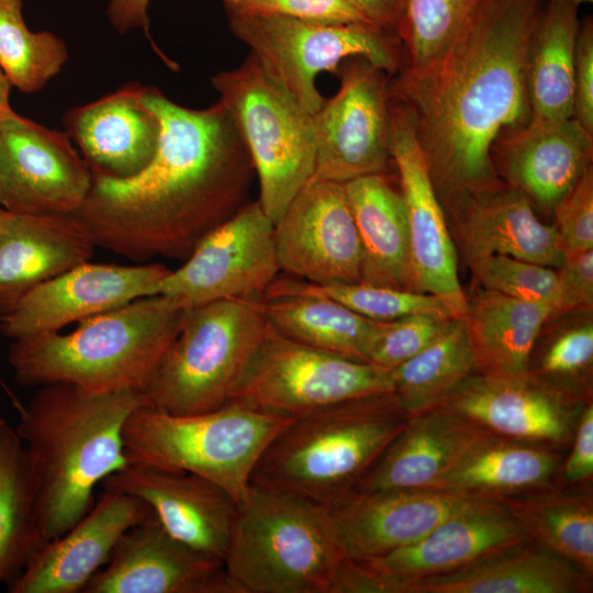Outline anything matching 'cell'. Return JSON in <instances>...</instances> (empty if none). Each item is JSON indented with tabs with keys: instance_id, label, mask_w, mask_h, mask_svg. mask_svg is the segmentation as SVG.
Masks as SVG:
<instances>
[{
	"instance_id": "obj_27",
	"label": "cell",
	"mask_w": 593,
	"mask_h": 593,
	"mask_svg": "<svg viewBox=\"0 0 593 593\" xmlns=\"http://www.w3.org/2000/svg\"><path fill=\"white\" fill-rule=\"evenodd\" d=\"M499 142V159L507 184L548 210L591 166L593 135L574 118H530Z\"/></svg>"
},
{
	"instance_id": "obj_50",
	"label": "cell",
	"mask_w": 593,
	"mask_h": 593,
	"mask_svg": "<svg viewBox=\"0 0 593 593\" xmlns=\"http://www.w3.org/2000/svg\"><path fill=\"white\" fill-rule=\"evenodd\" d=\"M370 24L396 35L409 0H346Z\"/></svg>"
},
{
	"instance_id": "obj_39",
	"label": "cell",
	"mask_w": 593,
	"mask_h": 593,
	"mask_svg": "<svg viewBox=\"0 0 593 593\" xmlns=\"http://www.w3.org/2000/svg\"><path fill=\"white\" fill-rule=\"evenodd\" d=\"M483 0H409L396 31L404 66L400 71H423L452 42Z\"/></svg>"
},
{
	"instance_id": "obj_44",
	"label": "cell",
	"mask_w": 593,
	"mask_h": 593,
	"mask_svg": "<svg viewBox=\"0 0 593 593\" xmlns=\"http://www.w3.org/2000/svg\"><path fill=\"white\" fill-rule=\"evenodd\" d=\"M226 13L288 16L318 23H369L346 0H223Z\"/></svg>"
},
{
	"instance_id": "obj_40",
	"label": "cell",
	"mask_w": 593,
	"mask_h": 593,
	"mask_svg": "<svg viewBox=\"0 0 593 593\" xmlns=\"http://www.w3.org/2000/svg\"><path fill=\"white\" fill-rule=\"evenodd\" d=\"M305 288L333 299L372 321H393L413 314L454 318L437 296L412 290L374 286L366 282L314 284Z\"/></svg>"
},
{
	"instance_id": "obj_42",
	"label": "cell",
	"mask_w": 593,
	"mask_h": 593,
	"mask_svg": "<svg viewBox=\"0 0 593 593\" xmlns=\"http://www.w3.org/2000/svg\"><path fill=\"white\" fill-rule=\"evenodd\" d=\"M451 318L413 314L393 321H378L368 362L391 370L430 344Z\"/></svg>"
},
{
	"instance_id": "obj_20",
	"label": "cell",
	"mask_w": 593,
	"mask_h": 593,
	"mask_svg": "<svg viewBox=\"0 0 593 593\" xmlns=\"http://www.w3.org/2000/svg\"><path fill=\"white\" fill-rule=\"evenodd\" d=\"M157 522L141 499L103 489L89 512L63 535L47 540L9 593H78L110 559L132 527Z\"/></svg>"
},
{
	"instance_id": "obj_52",
	"label": "cell",
	"mask_w": 593,
	"mask_h": 593,
	"mask_svg": "<svg viewBox=\"0 0 593 593\" xmlns=\"http://www.w3.org/2000/svg\"><path fill=\"white\" fill-rule=\"evenodd\" d=\"M558 1L571 3V4H574V5H578V7H579L581 3H584V2H592V0H558Z\"/></svg>"
},
{
	"instance_id": "obj_6",
	"label": "cell",
	"mask_w": 593,
	"mask_h": 593,
	"mask_svg": "<svg viewBox=\"0 0 593 593\" xmlns=\"http://www.w3.org/2000/svg\"><path fill=\"white\" fill-rule=\"evenodd\" d=\"M345 559L327 508L251 484L224 566L240 593H333Z\"/></svg>"
},
{
	"instance_id": "obj_25",
	"label": "cell",
	"mask_w": 593,
	"mask_h": 593,
	"mask_svg": "<svg viewBox=\"0 0 593 593\" xmlns=\"http://www.w3.org/2000/svg\"><path fill=\"white\" fill-rule=\"evenodd\" d=\"M96 247L77 213L5 211L0 225V317L37 286L89 261Z\"/></svg>"
},
{
	"instance_id": "obj_10",
	"label": "cell",
	"mask_w": 593,
	"mask_h": 593,
	"mask_svg": "<svg viewBox=\"0 0 593 593\" xmlns=\"http://www.w3.org/2000/svg\"><path fill=\"white\" fill-rule=\"evenodd\" d=\"M232 33L265 72L309 113L325 99L316 87L322 71L336 72L350 58H365L388 75L403 67L398 36L370 23H318L272 14L226 13Z\"/></svg>"
},
{
	"instance_id": "obj_2",
	"label": "cell",
	"mask_w": 593,
	"mask_h": 593,
	"mask_svg": "<svg viewBox=\"0 0 593 593\" xmlns=\"http://www.w3.org/2000/svg\"><path fill=\"white\" fill-rule=\"evenodd\" d=\"M542 0H483L423 71L391 80L436 187L452 198L501 183L494 145L532 116L527 57Z\"/></svg>"
},
{
	"instance_id": "obj_13",
	"label": "cell",
	"mask_w": 593,
	"mask_h": 593,
	"mask_svg": "<svg viewBox=\"0 0 593 593\" xmlns=\"http://www.w3.org/2000/svg\"><path fill=\"white\" fill-rule=\"evenodd\" d=\"M336 72L337 92L313 114L312 179L344 184L388 174L393 163L391 76L360 57L345 60Z\"/></svg>"
},
{
	"instance_id": "obj_49",
	"label": "cell",
	"mask_w": 593,
	"mask_h": 593,
	"mask_svg": "<svg viewBox=\"0 0 593 593\" xmlns=\"http://www.w3.org/2000/svg\"><path fill=\"white\" fill-rule=\"evenodd\" d=\"M150 0H110L108 5V16L112 26L120 33L128 32L133 29H141L145 32L155 51L164 56L153 43L149 35L148 4Z\"/></svg>"
},
{
	"instance_id": "obj_22",
	"label": "cell",
	"mask_w": 593,
	"mask_h": 593,
	"mask_svg": "<svg viewBox=\"0 0 593 593\" xmlns=\"http://www.w3.org/2000/svg\"><path fill=\"white\" fill-rule=\"evenodd\" d=\"M102 485L141 499L172 538L224 562L237 504L216 484L189 472L128 463Z\"/></svg>"
},
{
	"instance_id": "obj_8",
	"label": "cell",
	"mask_w": 593,
	"mask_h": 593,
	"mask_svg": "<svg viewBox=\"0 0 593 593\" xmlns=\"http://www.w3.org/2000/svg\"><path fill=\"white\" fill-rule=\"evenodd\" d=\"M267 326L261 296L186 309L177 336L144 391L148 404L171 414L226 404Z\"/></svg>"
},
{
	"instance_id": "obj_48",
	"label": "cell",
	"mask_w": 593,
	"mask_h": 593,
	"mask_svg": "<svg viewBox=\"0 0 593 593\" xmlns=\"http://www.w3.org/2000/svg\"><path fill=\"white\" fill-rule=\"evenodd\" d=\"M593 475V404L584 403L572 437L570 455L561 468L563 483L579 485L591 483Z\"/></svg>"
},
{
	"instance_id": "obj_21",
	"label": "cell",
	"mask_w": 593,
	"mask_h": 593,
	"mask_svg": "<svg viewBox=\"0 0 593 593\" xmlns=\"http://www.w3.org/2000/svg\"><path fill=\"white\" fill-rule=\"evenodd\" d=\"M83 593H240L222 560L167 534L157 522L130 528Z\"/></svg>"
},
{
	"instance_id": "obj_7",
	"label": "cell",
	"mask_w": 593,
	"mask_h": 593,
	"mask_svg": "<svg viewBox=\"0 0 593 593\" xmlns=\"http://www.w3.org/2000/svg\"><path fill=\"white\" fill-rule=\"evenodd\" d=\"M292 418L237 402L194 414L145 403L125 423L124 451L128 463L200 475L239 505L260 456Z\"/></svg>"
},
{
	"instance_id": "obj_35",
	"label": "cell",
	"mask_w": 593,
	"mask_h": 593,
	"mask_svg": "<svg viewBox=\"0 0 593 593\" xmlns=\"http://www.w3.org/2000/svg\"><path fill=\"white\" fill-rule=\"evenodd\" d=\"M578 8L558 0H549L544 7L527 57L530 118H573Z\"/></svg>"
},
{
	"instance_id": "obj_16",
	"label": "cell",
	"mask_w": 593,
	"mask_h": 593,
	"mask_svg": "<svg viewBox=\"0 0 593 593\" xmlns=\"http://www.w3.org/2000/svg\"><path fill=\"white\" fill-rule=\"evenodd\" d=\"M391 120L393 163L406 210L416 290L437 296L455 320H462L468 298L459 282L456 248L411 113L393 96Z\"/></svg>"
},
{
	"instance_id": "obj_24",
	"label": "cell",
	"mask_w": 593,
	"mask_h": 593,
	"mask_svg": "<svg viewBox=\"0 0 593 593\" xmlns=\"http://www.w3.org/2000/svg\"><path fill=\"white\" fill-rule=\"evenodd\" d=\"M63 123L96 176L132 178L152 163L158 148L160 122L138 82L68 110Z\"/></svg>"
},
{
	"instance_id": "obj_4",
	"label": "cell",
	"mask_w": 593,
	"mask_h": 593,
	"mask_svg": "<svg viewBox=\"0 0 593 593\" xmlns=\"http://www.w3.org/2000/svg\"><path fill=\"white\" fill-rule=\"evenodd\" d=\"M184 310L163 294L141 298L83 320L67 334L12 339L8 361L22 387L68 383L98 392H144Z\"/></svg>"
},
{
	"instance_id": "obj_1",
	"label": "cell",
	"mask_w": 593,
	"mask_h": 593,
	"mask_svg": "<svg viewBox=\"0 0 593 593\" xmlns=\"http://www.w3.org/2000/svg\"><path fill=\"white\" fill-rule=\"evenodd\" d=\"M143 98L160 122L155 157L132 178L92 175L77 214L97 247L141 262L184 260L249 202L254 164L220 100L205 109L186 108L153 86H143Z\"/></svg>"
},
{
	"instance_id": "obj_14",
	"label": "cell",
	"mask_w": 593,
	"mask_h": 593,
	"mask_svg": "<svg viewBox=\"0 0 593 593\" xmlns=\"http://www.w3.org/2000/svg\"><path fill=\"white\" fill-rule=\"evenodd\" d=\"M183 261L170 270L159 290L182 309L262 296L281 270L275 223L257 200L249 201L211 231Z\"/></svg>"
},
{
	"instance_id": "obj_19",
	"label": "cell",
	"mask_w": 593,
	"mask_h": 593,
	"mask_svg": "<svg viewBox=\"0 0 593 593\" xmlns=\"http://www.w3.org/2000/svg\"><path fill=\"white\" fill-rule=\"evenodd\" d=\"M577 402L530 373H473L439 405L493 434L559 449L573 437L582 410Z\"/></svg>"
},
{
	"instance_id": "obj_3",
	"label": "cell",
	"mask_w": 593,
	"mask_h": 593,
	"mask_svg": "<svg viewBox=\"0 0 593 593\" xmlns=\"http://www.w3.org/2000/svg\"><path fill=\"white\" fill-rule=\"evenodd\" d=\"M145 403L142 391L98 392L68 383L38 387L26 404L16 403L15 430L27 455L47 540L81 519L94 504L96 485L128 465L124 426Z\"/></svg>"
},
{
	"instance_id": "obj_34",
	"label": "cell",
	"mask_w": 593,
	"mask_h": 593,
	"mask_svg": "<svg viewBox=\"0 0 593 593\" xmlns=\"http://www.w3.org/2000/svg\"><path fill=\"white\" fill-rule=\"evenodd\" d=\"M495 500L508 510L529 540L593 575V495L589 483L568 489L551 484Z\"/></svg>"
},
{
	"instance_id": "obj_28",
	"label": "cell",
	"mask_w": 593,
	"mask_h": 593,
	"mask_svg": "<svg viewBox=\"0 0 593 593\" xmlns=\"http://www.w3.org/2000/svg\"><path fill=\"white\" fill-rule=\"evenodd\" d=\"M592 575L536 544H521L461 568L403 583L398 593H589Z\"/></svg>"
},
{
	"instance_id": "obj_45",
	"label": "cell",
	"mask_w": 593,
	"mask_h": 593,
	"mask_svg": "<svg viewBox=\"0 0 593 593\" xmlns=\"http://www.w3.org/2000/svg\"><path fill=\"white\" fill-rule=\"evenodd\" d=\"M564 251L593 249V172L590 166L552 209Z\"/></svg>"
},
{
	"instance_id": "obj_53",
	"label": "cell",
	"mask_w": 593,
	"mask_h": 593,
	"mask_svg": "<svg viewBox=\"0 0 593 593\" xmlns=\"http://www.w3.org/2000/svg\"><path fill=\"white\" fill-rule=\"evenodd\" d=\"M4 214H5V210H4L2 206H0V225H1V223H2V220H3V217H4Z\"/></svg>"
},
{
	"instance_id": "obj_38",
	"label": "cell",
	"mask_w": 593,
	"mask_h": 593,
	"mask_svg": "<svg viewBox=\"0 0 593 593\" xmlns=\"http://www.w3.org/2000/svg\"><path fill=\"white\" fill-rule=\"evenodd\" d=\"M23 0H0V68L22 93L41 90L68 60L65 42L49 31L32 32Z\"/></svg>"
},
{
	"instance_id": "obj_26",
	"label": "cell",
	"mask_w": 593,
	"mask_h": 593,
	"mask_svg": "<svg viewBox=\"0 0 593 593\" xmlns=\"http://www.w3.org/2000/svg\"><path fill=\"white\" fill-rule=\"evenodd\" d=\"M467 260L507 255L559 268L564 247L555 225L535 215L530 200L502 182L450 198Z\"/></svg>"
},
{
	"instance_id": "obj_31",
	"label": "cell",
	"mask_w": 593,
	"mask_h": 593,
	"mask_svg": "<svg viewBox=\"0 0 593 593\" xmlns=\"http://www.w3.org/2000/svg\"><path fill=\"white\" fill-rule=\"evenodd\" d=\"M559 465L552 447L484 429L430 488L499 499L551 485Z\"/></svg>"
},
{
	"instance_id": "obj_17",
	"label": "cell",
	"mask_w": 593,
	"mask_h": 593,
	"mask_svg": "<svg viewBox=\"0 0 593 593\" xmlns=\"http://www.w3.org/2000/svg\"><path fill=\"white\" fill-rule=\"evenodd\" d=\"M281 270L314 284L361 282L362 248L344 184L311 179L275 222Z\"/></svg>"
},
{
	"instance_id": "obj_18",
	"label": "cell",
	"mask_w": 593,
	"mask_h": 593,
	"mask_svg": "<svg viewBox=\"0 0 593 593\" xmlns=\"http://www.w3.org/2000/svg\"><path fill=\"white\" fill-rule=\"evenodd\" d=\"M170 270L156 262H82L25 294L0 317V331L11 339L59 332L71 323L159 294Z\"/></svg>"
},
{
	"instance_id": "obj_33",
	"label": "cell",
	"mask_w": 593,
	"mask_h": 593,
	"mask_svg": "<svg viewBox=\"0 0 593 593\" xmlns=\"http://www.w3.org/2000/svg\"><path fill=\"white\" fill-rule=\"evenodd\" d=\"M549 305L483 289L468 299L461 320L471 346L475 373L521 377L529 373L532 354Z\"/></svg>"
},
{
	"instance_id": "obj_47",
	"label": "cell",
	"mask_w": 593,
	"mask_h": 593,
	"mask_svg": "<svg viewBox=\"0 0 593 593\" xmlns=\"http://www.w3.org/2000/svg\"><path fill=\"white\" fill-rule=\"evenodd\" d=\"M573 118L593 135V21H580L575 45Z\"/></svg>"
},
{
	"instance_id": "obj_5",
	"label": "cell",
	"mask_w": 593,
	"mask_h": 593,
	"mask_svg": "<svg viewBox=\"0 0 593 593\" xmlns=\"http://www.w3.org/2000/svg\"><path fill=\"white\" fill-rule=\"evenodd\" d=\"M407 418L392 392L294 416L266 447L251 484L329 510L358 491Z\"/></svg>"
},
{
	"instance_id": "obj_43",
	"label": "cell",
	"mask_w": 593,
	"mask_h": 593,
	"mask_svg": "<svg viewBox=\"0 0 593 593\" xmlns=\"http://www.w3.org/2000/svg\"><path fill=\"white\" fill-rule=\"evenodd\" d=\"M592 361L593 325L589 322L556 337L540 358L538 369L540 376L534 377L569 395L564 390V384H571L589 373Z\"/></svg>"
},
{
	"instance_id": "obj_41",
	"label": "cell",
	"mask_w": 593,
	"mask_h": 593,
	"mask_svg": "<svg viewBox=\"0 0 593 593\" xmlns=\"http://www.w3.org/2000/svg\"><path fill=\"white\" fill-rule=\"evenodd\" d=\"M468 264L484 289L549 305L555 315L559 303L555 268L500 254L474 258Z\"/></svg>"
},
{
	"instance_id": "obj_37",
	"label": "cell",
	"mask_w": 593,
	"mask_h": 593,
	"mask_svg": "<svg viewBox=\"0 0 593 593\" xmlns=\"http://www.w3.org/2000/svg\"><path fill=\"white\" fill-rule=\"evenodd\" d=\"M389 373L392 393L409 416L439 405L475 373L461 320L451 318L430 344Z\"/></svg>"
},
{
	"instance_id": "obj_36",
	"label": "cell",
	"mask_w": 593,
	"mask_h": 593,
	"mask_svg": "<svg viewBox=\"0 0 593 593\" xmlns=\"http://www.w3.org/2000/svg\"><path fill=\"white\" fill-rule=\"evenodd\" d=\"M46 541L24 445L0 416V584L16 580Z\"/></svg>"
},
{
	"instance_id": "obj_15",
	"label": "cell",
	"mask_w": 593,
	"mask_h": 593,
	"mask_svg": "<svg viewBox=\"0 0 593 593\" xmlns=\"http://www.w3.org/2000/svg\"><path fill=\"white\" fill-rule=\"evenodd\" d=\"M92 174L67 133L13 109L0 116V206L22 214L77 213Z\"/></svg>"
},
{
	"instance_id": "obj_11",
	"label": "cell",
	"mask_w": 593,
	"mask_h": 593,
	"mask_svg": "<svg viewBox=\"0 0 593 593\" xmlns=\"http://www.w3.org/2000/svg\"><path fill=\"white\" fill-rule=\"evenodd\" d=\"M388 392L389 370L298 343L268 323L228 402L294 417Z\"/></svg>"
},
{
	"instance_id": "obj_30",
	"label": "cell",
	"mask_w": 593,
	"mask_h": 593,
	"mask_svg": "<svg viewBox=\"0 0 593 593\" xmlns=\"http://www.w3.org/2000/svg\"><path fill=\"white\" fill-rule=\"evenodd\" d=\"M261 309L269 325L281 335L323 351L368 362L378 321L309 290L301 279L277 278L261 296Z\"/></svg>"
},
{
	"instance_id": "obj_9",
	"label": "cell",
	"mask_w": 593,
	"mask_h": 593,
	"mask_svg": "<svg viewBox=\"0 0 593 593\" xmlns=\"http://www.w3.org/2000/svg\"><path fill=\"white\" fill-rule=\"evenodd\" d=\"M211 82L249 152L259 186L257 201L275 223L314 175L313 114L276 85L250 53Z\"/></svg>"
},
{
	"instance_id": "obj_29",
	"label": "cell",
	"mask_w": 593,
	"mask_h": 593,
	"mask_svg": "<svg viewBox=\"0 0 593 593\" xmlns=\"http://www.w3.org/2000/svg\"><path fill=\"white\" fill-rule=\"evenodd\" d=\"M483 430L445 405L413 414L357 492L430 488Z\"/></svg>"
},
{
	"instance_id": "obj_12",
	"label": "cell",
	"mask_w": 593,
	"mask_h": 593,
	"mask_svg": "<svg viewBox=\"0 0 593 593\" xmlns=\"http://www.w3.org/2000/svg\"><path fill=\"white\" fill-rule=\"evenodd\" d=\"M528 540L495 499H482L418 540L367 559H345L333 593H398L409 581L443 574Z\"/></svg>"
},
{
	"instance_id": "obj_32",
	"label": "cell",
	"mask_w": 593,
	"mask_h": 593,
	"mask_svg": "<svg viewBox=\"0 0 593 593\" xmlns=\"http://www.w3.org/2000/svg\"><path fill=\"white\" fill-rule=\"evenodd\" d=\"M344 188L362 248L361 282L417 291L401 191L388 174L356 178Z\"/></svg>"
},
{
	"instance_id": "obj_46",
	"label": "cell",
	"mask_w": 593,
	"mask_h": 593,
	"mask_svg": "<svg viewBox=\"0 0 593 593\" xmlns=\"http://www.w3.org/2000/svg\"><path fill=\"white\" fill-rule=\"evenodd\" d=\"M559 303L555 315L593 304V249L564 251L557 268Z\"/></svg>"
},
{
	"instance_id": "obj_23",
	"label": "cell",
	"mask_w": 593,
	"mask_h": 593,
	"mask_svg": "<svg viewBox=\"0 0 593 593\" xmlns=\"http://www.w3.org/2000/svg\"><path fill=\"white\" fill-rule=\"evenodd\" d=\"M482 499L434 488L388 489L354 493L328 511L345 557L367 559L418 540Z\"/></svg>"
},
{
	"instance_id": "obj_51",
	"label": "cell",
	"mask_w": 593,
	"mask_h": 593,
	"mask_svg": "<svg viewBox=\"0 0 593 593\" xmlns=\"http://www.w3.org/2000/svg\"><path fill=\"white\" fill-rule=\"evenodd\" d=\"M11 83L0 68V116L12 110L10 105Z\"/></svg>"
}]
</instances>
